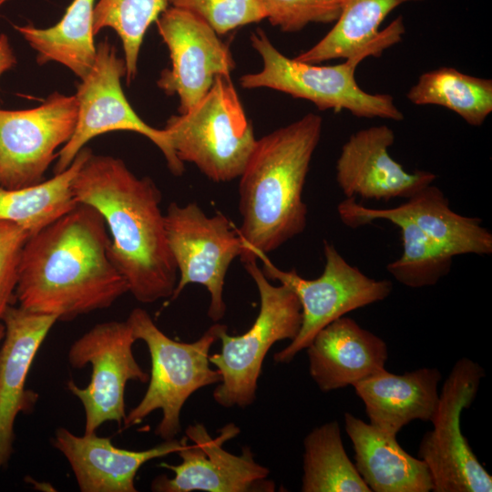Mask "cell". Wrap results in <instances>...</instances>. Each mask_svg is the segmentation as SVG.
<instances>
[{
	"label": "cell",
	"instance_id": "cell-1",
	"mask_svg": "<svg viewBox=\"0 0 492 492\" xmlns=\"http://www.w3.org/2000/svg\"><path fill=\"white\" fill-rule=\"evenodd\" d=\"M128 292L105 220L89 205L77 203L23 247L15 296L27 311L70 321L111 306Z\"/></svg>",
	"mask_w": 492,
	"mask_h": 492
},
{
	"label": "cell",
	"instance_id": "cell-2",
	"mask_svg": "<svg viewBox=\"0 0 492 492\" xmlns=\"http://www.w3.org/2000/svg\"><path fill=\"white\" fill-rule=\"evenodd\" d=\"M72 190L78 203L102 215L111 257L134 298L143 303L171 298L178 270L156 183L149 177H137L120 159L91 153Z\"/></svg>",
	"mask_w": 492,
	"mask_h": 492
},
{
	"label": "cell",
	"instance_id": "cell-3",
	"mask_svg": "<svg viewBox=\"0 0 492 492\" xmlns=\"http://www.w3.org/2000/svg\"><path fill=\"white\" fill-rule=\"evenodd\" d=\"M322 130V117L308 113L257 139L239 177L241 260L267 254L304 231L302 191Z\"/></svg>",
	"mask_w": 492,
	"mask_h": 492
},
{
	"label": "cell",
	"instance_id": "cell-4",
	"mask_svg": "<svg viewBox=\"0 0 492 492\" xmlns=\"http://www.w3.org/2000/svg\"><path fill=\"white\" fill-rule=\"evenodd\" d=\"M136 340L148 346L151 372L148 389L140 402L123 421L120 430L141 423L153 411L160 409L162 418L155 434L164 440L180 432V412L188 398L200 388L219 384L221 375L210 366L209 353L218 339L220 323L211 325L197 341L178 342L166 335L148 312L135 308L126 320Z\"/></svg>",
	"mask_w": 492,
	"mask_h": 492
},
{
	"label": "cell",
	"instance_id": "cell-5",
	"mask_svg": "<svg viewBox=\"0 0 492 492\" xmlns=\"http://www.w3.org/2000/svg\"><path fill=\"white\" fill-rule=\"evenodd\" d=\"M163 129L181 162L218 183L241 176L257 142L231 77L224 76L190 110L171 116Z\"/></svg>",
	"mask_w": 492,
	"mask_h": 492
},
{
	"label": "cell",
	"instance_id": "cell-6",
	"mask_svg": "<svg viewBox=\"0 0 492 492\" xmlns=\"http://www.w3.org/2000/svg\"><path fill=\"white\" fill-rule=\"evenodd\" d=\"M241 261L257 286L261 305L253 324L243 334L230 335L227 326L221 324L218 333L220 352L209 356L210 363L221 375L213 390V398L226 408L246 407L255 401L257 382L267 353L279 341H292L302 324V308L295 293L286 285L269 282L256 258Z\"/></svg>",
	"mask_w": 492,
	"mask_h": 492
},
{
	"label": "cell",
	"instance_id": "cell-7",
	"mask_svg": "<svg viewBox=\"0 0 492 492\" xmlns=\"http://www.w3.org/2000/svg\"><path fill=\"white\" fill-rule=\"evenodd\" d=\"M250 40L263 66L259 72L241 77L243 88L274 89L308 100L319 110L332 109L335 113L347 110L358 118L404 119L391 95L371 94L359 87L354 74L366 58L364 55H355L337 65L320 66L287 57L261 28L251 33Z\"/></svg>",
	"mask_w": 492,
	"mask_h": 492
},
{
	"label": "cell",
	"instance_id": "cell-8",
	"mask_svg": "<svg viewBox=\"0 0 492 492\" xmlns=\"http://www.w3.org/2000/svg\"><path fill=\"white\" fill-rule=\"evenodd\" d=\"M325 264L316 279L300 276L294 269H279L266 253L255 257L262 262L264 275L286 285L297 296L302 308V324L296 337L273 356L278 364H289L306 349L316 333L350 312L386 299L393 291L389 280H375L351 265L328 241H323Z\"/></svg>",
	"mask_w": 492,
	"mask_h": 492
},
{
	"label": "cell",
	"instance_id": "cell-9",
	"mask_svg": "<svg viewBox=\"0 0 492 492\" xmlns=\"http://www.w3.org/2000/svg\"><path fill=\"white\" fill-rule=\"evenodd\" d=\"M484 368L462 357L453 365L441 391L433 429L422 437L418 458L431 475L434 492H490L492 477L461 431V414L473 404Z\"/></svg>",
	"mask_w": 492,
	"mask_h": 492
},
{
	"label": "cell",
	"instance_id": "cell-10",
	"mask_svg": "<svg viewBox=\"0 0 492 492\" xmlns=\"http://www.w3.org/2000/svg\"><path fill=\"white\" fill-rule=\"evenodd\" d=\"M124 76L125 60L118 56L116 47L108 39L101 41L92 67L77 86L75 130L57 153L55 174L67 169L90 139L115 130L145 136L160 149L173 175L183 173L184 163L176 156L166 131L145 123L129 105L121 87Z\"/></svg>",
	"mask_w": 492,
	"mask_h": 492
},
{
	"label": "cell",
	"instance_id": "cell-11",
	"mask_svg": "<svg viewBox=\"0 0 492 492\" xmlns=\"http://www.w3.org/2000/svg\"><path fill=\"white\" fill-rule=\"evenodd\" d=\"M165 217L168 244L179 279L170 298L190 283L203 285L210 301L208 316L218 322L226 313L225 277L231 263L242 253V241L230 220L217 212L209 217L195 202H171Z\"/></svg>",
	"mask_w": 492,
	"mask_h": 492
},
{
	"label": "cell",
	"instance_id": "cell-12",
	"mask_svg": "<svg viewBox=\"0 0 492 492\" xmlns=\"http://www.w3.org/2000/svg\"><path fill=\"white\" fill-rule=\"evenodd\" d=\"M136 338L129 324L109 321L96 324L76 340L67 359L73 368L90 364L89 384L82 388L72 380L67 389L77 396L85 411L84 434L95 433L104 423L120 426L126 417L125 387L128 381L147 383L149 374L136 361L132 346Z\"/></svg>",
	"mask_w": 492,
	"mask_h": 492
},
{
	"label": "cell",
	"instance_id": "cell-13",
	"mask_svg": "<svg viewBox=\"0 0 492 492\" xmlns=\"http://www.w3.org/2000/svg\"><path fill=\"white\" fill-rule=\"evenodd\" d=\"M77 117L75 95L58 92L34 108L0 109V185L18 189L43 181L56 150L71 138Z\"/></svg>",
	"mask_w": 492,
	"mask_h": 492
},
{
	"label": "cell",
	"instance_id": "cell-14",
	"mask_svg": "<svg viewBox=\"0 0 492 492\" xmlns=\"http://www.w3.org/2000/svg\"><path fill=\"white\" fill-rule=\"evenodd\" d=\"M155 23L170 57V67L161 72L157 85L179 97V113L185 114L209 92L217 77H231L236 63L219 35L188 11L168 7Z\"/></svg>",
	"mask_w": 492,
	"mask_h": 492
},
{
	"label": "cell",
	"instance_id": "cell-15",
	"mask_svg": "<svg viewBox=\"0 0 492 492\" xmlns=\"http://www.w3.org/2000/svg\"><path fill=\"white\" fill-rule=\"evenodd\" d=\"M240 428L233 423L220 430L216 438L210 436L201 424L188 426L182 448L177 452L179 465L161 463L174 477L158 476L151 483L156 492H249L274 491L275 485L267 481L269 469L254 459L249 446L240 456L223 449L222 445L236 436Z\"/></svg>",
	"mask_w": 492,
	"mask_h": 492
},
{
	"label": "cell",
	"instance_id": "cell-16",
	"mask_svg": "<svg viewBox=\"0 0 492 492\" xmlns=\"http://www.w3.org/2000/svg\"><path fill=\"white\" fill-rule=\"evenodd\" d=\"M395 138L386 125L363 128L349 137L335 166L336 182L345 198L406 200L433 184L436 179L433 172H408L390 156Z\"/></svg>",
	"mask_w": 492,
	"mask_h": 492
},
{
	"label": "cell",
	"instance_id": "cell-17",
	"mask_svg": "<svg viewBox=\"0 0 492 492\" xmlns=\"http://www.w3.org/2000/svg\"><path fill=\"white\" fill-rule=\"evenodd\" d=\"M1 321L5 336L0 347V470L14 451L16 415L32 411L38 398L37 393L26 388V382L35 356L57 318L11 304Z\"/></svg>",
	"mask_w": 492,
	"mask_h": 492
},
{
	"label": "cell",
	"instance_id": "cell-18",
	"mask_svg": "<svg viewBox=\"0 0 492 492\" xmlns=\"http://www.w3.org/2000/svg\"><path fill=\"white\" fill-rule=\"evenodd\" d=\"M185 436L164 442L146 450L122 449L110 437L95 433L77 436L65 427L55 431L53 446L69 463L82 492H136L135 477L148 461L179 451Z\"/></svg>",
	"mask_w": 492,
	"mask_h": 492
},
{
	"label": "cell",
	"instance_id": "cell-19",
	"mask_svg": "<svg viewBox=\"0 0 492 492\" xmlns=\"http://www.w3.org/2000/svg\"><path fill=\"white\" fill-rule=\"evenodd\" d=\"M309 373L324 393L354 386L385 368L386 343L350 317L320 330L306 348Z\"/></svg>",
	"mask_w": 492,
	"mask_h": 492
},
{
	"label": "cell",
	"instance_id": "cell-20",
	"mask_svg": "<svg viewBox=\"0 0 492 492\" xmlns=\"http://www.w3.org/2000/svg\"><path fill=\"white\" fill-rule=\"evenodd\" d=\"M437 368L424 367L402 374L385 368L354 385L369 423L397 435L414 420L431 422L439 402Z\"/></svg>",
	"mask_w": 492,
	"mask_h": 492
},
{
	"label": "cell",
	"instance_id": "cell-21",
	"mask_svg": "<svg viewBox=\"0 0 492 492\" xmlns=\"http://www.w3.org/2000/svg\"><path fill=\"white\" fill-rule=\"evenodd\" d=\"M421 1L425 0H344L342 12L331 30L314 46L293 58L319 64L355 55L379 56L385 49L399 43L405 32L401 15L379 30L384 18L401 5Z\"/></svg>",
	"mask_w": 492,
	"mask_h": 492
},
{
	"label": "cell",
	"instance_id": "cell-22",
	"mask_svg": "<svg viewBox=\"0 0 492 492\" xmlns=\"http://www.w3.org/2000/svg\"><path fill=\"white\" fill-rule=\"evenodd\" d=\"M344 429L354 451V466L373 492H429L433 489L425 463L408 454L396 435L386 433L351 413Z\"/></svg>",
	"mask_w": 492,
	"mask_h": 492
},
{
	"label": "cell",
	"instance_id": "cell-23",
	"mask_svg": "<svg viewBox=\"0 0 492 492\" xmlns=\"http://www.w3.org/2000/svg\"><path fill=\"white\" fill-rule=\"evenodd\" d=\"M337 212L343 223L350 228L377 220H387L399 228L402 255L386 265L387 272L399 283L414 289L433 286L450 272L453 257L396 207L371 209L356 202L355 198H345L338 204Z\"/></svg>",
	"mask_w": 492,
	"mask_h": 492
},
{
	"label": "cell",
	"instance_id": "cell-24",
	"mask_svg": "<svg viewBox=\"0 0 492 492\" xmlns=\"http://www.w3.org/2000/svg\"><path fill=\"white\" fill-rule=\"evenodd\" d=\"M430 235L453 258L492 253V234L476 217L463 216L449 207L444 192L427 185L396 207Z\"/></svg>",
	"mask_w": 492,
	"mask_h": 492
},
{
	"label": "cell",
	"instance_id": "cell-25",
	"mask_svg": "<svg viewBox=\"0 0 492 492\" xmlns=\"http://www.w3.org/2000/svg\"><path fill=\"white\" fill-rule=\"evenodd\" d=\"M95 5L96 0H73L61 20L51 27L37 28L31 25L14 27L36 51L38 63H60L82 78L96 57Z\"/></svg>",
	"mask_w": 492,
	"mask_h": 492
},
{
	"label": "cell",
	"instance_id": "cell-26",
	"mask_svg": "<svg viewBox=\"0 0 492 492\" xmlns=\"http://www.w3.org/2000/svg\"><path fill=\"white\" fill-rule=\"evenodd\" d=\"M92 151L83 148L67 169L36 185L7 189L0 185V220L14 223L33 235L77 205L72 185Z\"/></svg>",
	"mask_w": 492,
	"mask_h": 492
},
{
	"label": "cell",
	"instance_id": "cell-27",
	"mask_svg": "<svg viewBox=\"0 0 492 492\" xmlns=\"http://www.w3.org/2000/svg\"><path fill=\"white\" fill-rule=\"evenodd\" d=\"M406 97L417 106L446 108L479 127L492 112V80L443 67L422 74Z\"/></svg>",
	"mask_w": 492,
	"mask_h": 492
},
{
	"label": "cell",
	"instance_id": "cell-28",
	"mask_svg": "<svg viewBox=\"0 0 492 492\" xmlns=\"http://www.w3.org/2000/svg\"><path fill=\"white\" fill-rule=\"evenodd\" d=\"M302 492H371L344 449L341 428L331 421L303 440Z\"/></svg>",
	"mask_w": 492,
	"mask_h": 492
},
{
	"label": "cell",
	"instance_id": "cell-29",
	"mask_svg": "<svg viewBox=\"0 0 492 492\" xmlns=\"http://www.w3.org/2000/svg\"><path fill=\"white\" fill-rule=\"evenodd\" d=\"M169 0H97L93 32L115 30L119 36L126 64L127 81L135 78L139 50L149 26L168 8Z\"/></svg>",
	"mask_w": 492,
	"mask_h": 492
},
{
	"label": "cell",
	"instance_id": "cell-30",
	"mask_svg": "<svg viewBox=\"0 0 492 492\" xmlns=\"http://www.w3.org/2000/svg\"><path fill=\"white\" fill-rule=\"evenodd\" d=\"M206 22L219 36L266 19L260 0H169Z\"/></svg>",
	"mask_w": 492,
	"mask_h": 492
},
{
	"label": "cell",
	"instance_id": "cell-31",
	"mask_svg": "<svg viewBox=\"0 0 492 492\" xmlns=\"http://www.w3.org/2000/svg\"><path fill=\"white\" fill-rule=\"evenodd\" d=\"M266 19L284 33H296L310 24L334 23L344 0H260Z\"/></svg>",
	"mask_w": 492,
	"mask_h": 492
},
{
	"label": "cell",
	"instance_id": "cell-32",
	"mask_svg": "<svg viewBox=\"0 0 492 492\" xmlns=\"http://www.w3.org/2000/svg\"><path fill=\"white\" fill-rule=\"evenodd\" d=\"M29 236L23 228L0 220V321L15 299L20 257Z\"/></svg>",
	"mask_w": 492,
	"mask_h": 492
},
{
	"label": "cell",
	"instance_id": "cell-33",
	"mask_svg": "<svg viewBox=\"0 0 492 492\" xmlns=\"http://www.w3.org/2000/svg\"><path fill=\"white\" fill-rule=\"evenodd\" d=\"M7 0H0V7ZM16 64V58L10 46L8 37L5 34L0 35V77Z\"/></svg>",
	"mask_w": 492,
	"mask_h": 492
},
{
	"label": "cell",
	"instance_id": "cell-34",
	"mask_svg": "<svg viewBox=\"0 0 492 492\" xmlns=\"http://www.w3.org/2000/svg\"><path fill=\"white\" fill-rule=\"evenodd\" d=\"M4 336H5V325L2 323V321H0V343H2L4 339Z\"/></svg>",
	"mask_w": 492,
	"mask_h": 492
}]
</instances>
